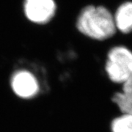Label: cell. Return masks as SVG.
<instances>
[{"mask_svg": "<svg viewBox=\"0 0 132 132\" xmlns=\"http://www.w3.org/2000/svg\"><path fill=\"white\" fill-rule=\"evenodd\" d=\"M11 87L15 94L23 98H30L39 92V84L32 73L26 70L18 71L11 79Z\"/></svg>", "mask_w": 132, "mask_h": 132, "instance_id": "4", "label": "cell"}, {"mask_svg": "<svg viewBox=\"0 0 132 132\" xmlns=\"http://www.w3.org/2000/svg\"><path fill=\"white\" fill-rule=\"evenodd\" d=\"M116 28L123 33L132 32V2L120 5L114 15Z\"/></svg>", "mask_w": 132, "mask_h": 132, "instance_id": "6", "label": "cell"}, {"mask_svg": "<svg viewBox=\"0 0 132 132\" xmlns=\"http://www.w3.org/2000/svg\"><path fill=\"white\" fill-rule=\"evenodd\" d=\"M111 132H132V114L121 113L112 120Z\"/></svg>", "mask_w": 132, "mask_h": 132, "instance_id": "7", "label": "cell"}, {"mask_svg": "<svg viewBox=\"0 0 132 132\" xmlns=\"http://www.w3.org/2000/svg\"><path fill=\"white\" fill-rule=\"evenodd\" d=\"M112 100L120 113L132 114V74L121 85L120 90L113 95Z\"/></svg>", "mask_w": 132, "mask_h": 132, "instance_id": "5", "label": "cell"}, {"mask_svg": "<svg viewBox=\"0 0 132 132\" xmlns=\"http://www.w3.org/2000/svg\"><path fill=\"white\" fill-rule=\"evenodd\" d=\"M24 13L27 19L36 24H46L56 11L54 0H25Z\"/></svg>", "mask_w": 132, "mask_h": 132, "instance_id": "3", "label": "cell"}, {"mask_svg": "<svg viewBox=\"0 0 132 132\" xmlns=\"http://www.w3.org/2000/svg\"><path fill=\"white\" fill-rule=\"evenodd\" d=\"M78 30L88 38L105 40L116 32L114 15L106 7L90 5L81 11L77 19Z\"/></svg>", "mask_w": 132, "mask_h": 132, "instance_id": "1", "label": "cell"}, {"mask_svg": "<svg viewBox=\"0 0 132 132\" xmlns=\"http://www.w3.org/2000/svg\"><path fill=\"white\" fill-rule=\"evenodd\" d=\"M104 70L108 79L122 85L132 74V51L123 46L112 48L107 54Z\"/></svg>", "mask_w": 132, "mask_h": 132, "instance_id": "2", "label": "cell"}]
</instances>
